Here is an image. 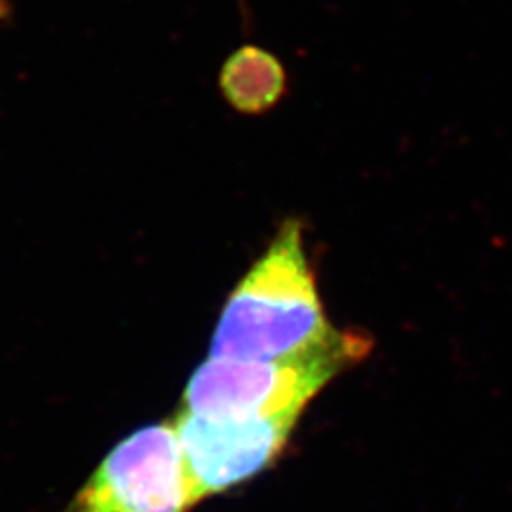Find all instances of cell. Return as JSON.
<instances>
[{
	"instance_id": "1",
	"label": "cell",
	"mask_w": 512,
	"mask_h": 512,
	"mask_svg": "<svg viewBox=\"0 0 512 512\" xmlns=\"http://www.w3.org/2000/svg\"><path fill=\"white\" fill-rule=\"evenodd\" d=\"M346 336L325 315L300 222L287 220L228 296L209 357L274 361L336 346Z\"/></svg>"
},
{
	"instance_id": "4",
	"label": "cell",
	"mask_w": 512,
	"mask_h": 512,
	"mask_svg": "<svg viewBox=\"0 0 512 512\" xmlns=\"http://www.w3.org/2000/svg\"><path fill=\"white\" fill-rule=\"evenodd\" d=\"M173 423L198 503L253 480L275 463L298 418L209 420L181 410Z\"/></svg>"
},
{
	"instance_id": "2",
	"label": "cell",
	"mask_w": 512,
	"mask_h": 512,
	"mask_svg": "<svg viewBox=\"0 0 512 512\" xmlns=\"http://www.w3.org/2000/svg\"><path fill=\"white\" fill-rule=\"evenodd\" d=\"M368 349L363 336L348 334L336 346L274 361L209 357L190 376L181 410L209 420L300 418L311 399Z\"/></svg>"
},
{
	"instance_id": "3",
	"label": "cell",
	"mask_w": 512,
	"mask_h": 512,
	"mask_svg": "<svg viewBox=\"0 0 512 512\" xmlns=\"http://www.w3.org/2000/svg\"><path fill=\"white\" fill-rule=\"evenodd\" d=\"M198 505L173 423L116 444L61 512H188Z\"/></svg>"
},
{
	"instance_id": "5",
	"label": "cell",
	"mask_w": 512,
	"mask_h": 512,
	"mask_svg": "<svg viewBox=\"0 0 512 512\" xmlns=\"http://www.w3.org/2000/svg\"><path fill=\"white\" fill-rule=\"evenodd\" d=\"M6 14V0H0V18Z\"/></svg>"
}]
</instances>
